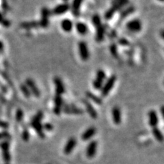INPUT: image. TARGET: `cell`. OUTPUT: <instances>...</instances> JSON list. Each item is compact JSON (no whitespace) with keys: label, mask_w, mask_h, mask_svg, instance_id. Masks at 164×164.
I'll return each mask as SVG.
<instances>
[{"label":"cell","mask_w":164,"mask_h":164,"mask_svg":"<svg viewBox=\"0 0 164 164\" xmlns=\"http://www.w3.org/2000/svg\"><path fill=\"white\" fill-rule=\"evenodd\" d=\"M29 135L28 131L25 130L24 131V133H23V138H24V140L25 141H27L29 140Z\"/></svg>","instance_id":"836d02e7"},{"label":"cell","mask_w":164,"mask_h":164,"mask_svg":"<svg viewBox=\"0 0 164 164\" xmlns=\"http://www.w3.org/2000/svg\"><path fill=\"white\" fill-rule=\"evenodd\" d=\"M118 43L119 45H121L122 46H128L129 45V42L126 40V38H122L118 40Z\"/></svg>","instance_id":"1f68e13d"},{"label":"cell","mask_w":164,"mask_h":164,"mask_svg":"<svg viewBox=\"0 0 164 164\" xmlns=\"http://www.w3.org/2000/svg\"><path fill=\"white\" fill-rule=\"evenodd\" d=\"M112 119L115 124L118 125L122 122V114L121 110L118 107L115 106L112 109Z\"/></svg>","instance_id":"5bb4252c"},{"label":"cell","mask_w":164,"mask_h":164,"mask_svg":"<svg viewBox=\"0 0 164 164\" xmlns=\"http://www.w3.org/2000/svg\"><path fill=\"white\" fill-rule=\"evenodd\" d=\"M117 11L115 10V9L114 8H111L110 9H109L107 12L105 13V18L106 20H110L113 17H114V14L116 13Z\"/></svg>","instance_id":"f1b7e54d"},{"label":"cell","mask_w":164,"mask_h":164,"mask_svg":"<svg viewBox=\"0 0 164 164\" xmlns=\"http://www.w3.org/2000/svg\"><path fill=\"white\" fill-rule=\"evenodd\" d=\"M152 134H153L155 139L158 141L159 142H162L163 141V134L161 132V131L157 127H154L152 128Z\"/></svg>","instance_id":"cb8c5ba5"},{"label":"cell","mask_w":164,"mask_h":164,"mask_svg":"<svg viewBox=\"0 0 164 164\" xmlns=\"http://www.w3.org/2000/svg\"><path fill=\"white\" fill-rule=\"evenodd\" d=\"M149 124L152 128L157 127L159 123V118L157 113L154 110H151L149 113Z\"/></svg>","instance_id":"2e32d148"},{"label":"cell","mask_w":164,"mask_h":164,"mask_svg":"<svg viewBox=\"0 0 164 164\" xmlns=\"http://www.w3.org/2000/svg\"><path fill=\"white\" fill-rule=\"evenodd\" d=\"M51 11L49 10V9L47 7H43L41 10V18H49L50 17Z\"/></svg>","instance_id":"83f0119b"},{"label":"cell","mask_w":164,"mask_h":164,"mask_svg":"<svg viewBox=\"0 0 164 164\" xmlns=\"http://www.w3.org/2000/svg\"><path fill=\"white\" fill-rule=\"evenodd\" d=\"M2 25H3V26L4 27H9L10 25V22L8 20H7V19H4L3 21H2V23L1 24Z\"/></svg>","instance_id":"e575fe53"},{"label":"cell","mask_w":164,"mask_h":164,"mask_svg":"<svg viewBox=\"0 0 164 164\" xmlns=\"http://www.w3.org/2000/svg\"><path fill=\"white\" fill-rule=\"evenodd\" d=\"M43 118V113L42 111H39L37 113L36 115L33 118V119L32 120L31 122V125L33 127L36 133H38V135L40 136L41 138H45V135L44 133L43 125L41 124V120Z\"/></svg>","instance_id":"6da1fadb"},{"label":"cell","mask_w":164,"mask_h":164,"mask_svg":"<svg viewBox=\"0 0 164 164\" xmlns=\"http://www.w3.org/2000/svg\"><path fill=\"white\" fill-rule=\"evenodd\" d=\"M126 27L129 31L136 33V32L141 31L142 28V25L139 19L135 18V19L129 21L126 24Z\"/></svg>","instance_id":"8992f818"},{"label":"cell","mask_w":164,"mask_h":164,"mask_svg":"<svg viewBox=\"0 0 164 164\" xmlns=\"http://www.w3.org/2000/svg\"><path fill=\"white\" fill-rule=\"evenodd\" d=\"M25 85H27V88H28L29 91H30L31 94H33V95L35 96V97H39L40 96V91L39 88L37 86L36 83L34 82L33 79H30V78H28L25 80Z\"/></svg>","instance_id":"52a82bcc"},{"label":"cell","mask_w":164,"mask_h":164,"mask_svg":"<svg viewBox=\"0 0 164 164\" xmlns=\"http://www.w3.org/2000/svg\"><path fill=\"white\" fill-rule=\"evenodd\" d=\"M20 89L21 90L22 93L24 94V95L25 96V97L27 98H29L32 95L30 91H29V90L27 86L25 84H21L20 85Z\"/></svg>","instance_id":"484cf974"},{"label":"cell","mask_w":164,"mask_h":164,"mask_svg":"<svg viewBox=\"0 0 164 164\" xmlns=\"http://www.w3.org/2000/svg\"><path fill=\"white\" fill-rule=\"evenodd\" d=\"M105 27L103 25H101L100 26L96 27V40L97 42H102L105 38Z\"/></svg>","instance_id":"d6986e66"},{"label":"cell","mask_w":164,"mask_h":164,"mask_svg":"<svg viewBox=\"0 0 164 164\" xmlns=\"http://www.w3.org/2000/svg\"><path fill=\"white\" fill-rule=\"evenodd\" d=\"M115 82H116V76L113 75L108 78V79L105 82V84H103L102 88L101 90V96L103 97H105L110 94V92L114 86Z\"/></svg>","instance_id":"7a4b0ae2"},{"label":"cell","mask_w":164,"mask_h":164,"mask_svg":"<svg viewBox=\"0 0 164 164\" xmlns=\"http://www.w3.org/2000/svg\"><path fill=\"white\" fill-rule=\"evenodd\" d=\"M128 2L129 0H113L112 8H114L115 10L118 11L124 6L126 5Z\"/></svg>","instance_id":"7402d4cb"},{"label":"cell","mask_w":164,"mask_h":164,"mask_svg":"<svg viewBox=\"0 0 164 164\" xmlns=\"http://www.w3.org/2000/svg\"><path fill=\"white\" fill-rule=\"evenodd\" d=\"M43 129H45V130H46V131H51L54 129V126H53V124H51V123L47 122V123H45L43 126Z\"/></svg>","instance_id":"4dcf8cb0"},{"label":"cell","mask_w":164,"mask_h":164,"mask_svg":"<svg viewBox=\"0 0 164 164\" xmlns=\"http://www.w3.org/2000/svg\"><path fill=\"white\" fill-rule=\"evenodd\" d=\"M96 133V129L94 126H90L85 130L82 135V140L88 141L93 137Z\"/></svg>","instance_id":"e0dca14e"},{"label":"cell","mask_w":164,"mask_h":164,"mask_svg":"<svg viewBox=\"0 0 164 164\" xmlns=\"http://www.w3.org/2000/svg\"><path fill=\"white\" fill-rule=\"evenodd\" d=\"M4 50V44L1 41H0V53L3 51Z\"/></svg>","instance_id":"d590c367"},{"label":"cell","mask_w":164,"mask_h":164,"mask_svg":"<svg viewBox=\"0 0 164 164\" xmlns=\"http://www.w3.org/2000/svg\"><path fill=\"white\" fill-rule=\"evenodd\" d=\"M75 26L76 30L82 36L86 35L88 32V27L87 25L83 22H77Z\"/></svg>","instance_id":"ac0fdd59"},{"label":"cell","mask_w":164,"mask_h":164,"mask_svg":"<svg viewBox=\"0 0 164 164\" xmlns=\"http://www.w3.org/2000/svg\"><path fill=\"white\" fill-rule=\"evenodd\" d=\"M62 1H63L64 3H67V2H68V0H62Z\"/></svg>","instance_id":"74e56055"},{"label":"cell","mask_w":164,"mask_h":164,"mask_svg":"<svg viewBox=\"0 0 164 164\" xmlns=\"http://www.w3.org/2000/svg\"><path fill=\"white\" fill-rule=\"evenodd\" d=\"M62 29L66 32H70L73 30V23L68 18H64L61 22Z\"/></svg>","instance_id":"ffe728a7"},{"label":"cell","mask_w":164,"mask_h":164,"mask_svg":"<svg viewBox=\"0 0 164 164\" xmlns=\"http://www.w3.org/2000/svg\"><path fill=\"white\" fill-rule=\"evenodd\" d=\"M82 102L84 103V105L85 107V110H86L87 112L88 113L90 116L92 118L96 119V118L98 117V114L97 112H96V111L95 110V109H94L93 105L91 104V103L86 99H82Z\"/></svg>","instance_id":"30bf717a"},{"label":"cell","mask_w":164,"mask_h":164,"mask_svg":"<svg viewBox=\"0 0 164 164\" xmlns=\"http://www.w3.org/2000/svg\"><path fill=\"white\" fill-rule=\"evenodd\" d=\"M110 50L112 56L115 57V58H118V52L117 45L114 43L112 44L110 47Z\"/></svg>","instance_id":"4316f807"},{"label":"cell","mask_w":164,"mask_h":164,"mask_svg":"<svg viewBox=\"0 0 164 164\" xmlns=\"http://www.w3.org/2000/svg\"><path fill=\"white\" fill-rule=\"evenodd\" d=\"M106 79V74L105 71L101 69H99L96 72V79L92 82V85L94 88V89L97 90H101L102 88L104 82Z\"/></svg>","instance_id":"3957f363"},{"label":"cell","mask_w":164,"mask_h":164,"mask_svg":"<svg viewBox=\"0 0 164 164\" xmlns=\"http://www.w3.org/2000/svg\"><path fill=\"white\" fill-rule=\"evenodd\" d=\"M97 149V142L96 140L91 141L86 148V156L88 158H92L95 156Z\"/></svg>","instance_id":"7c38bea8"},{"label":"cell","mask_w":164,"mask_h":164,"mask_svg":"<svg viewBox=\"0 0 164 164\" xmlns=\"http://www.w3.org/2000/svg\"><path fill=\"white\" fill-rule=\"evenodd\" d=\"M158 1H163L164 0H158Z\"/></svg>","instance_id":"f35d334b"},{"label":"cell","mask_w":164,"mask_h":164,"mask_svg":"<svg viewBox=\"0 0 164 164\" xmlns=\"http://www.w3.org/2000/svg\"><path fill=\"white\" fill-rule=\"evenodd\" d=\"M23 118H24V112L21 110L18 109L16 113V119L18 122H21L23 120Z\"/></svg>","instance_id":"f546056e"},{"label":"cell","mask_w":164,"mask_h":164,"mask_svg":"<svg viewBox=\"0 0 164 164\" xmlns=\"http://www.w3.org/2000/svg\"><path fill=\"white\" fill-rule=\"evenodd\" d=\"M92 24L94 25V26L95 27H97L100 26L101 25H102V23H101V18L99 15H94L92 17Z\"/></svg>","instance_id":"d4e9b609"},{"label":"cell","mask_w":164,"mask_h":164,"mask_svg":"<svg viewBox=\"0 0 164 164\" xmlns=\"http://www.w3.org/2000/svg\"><path fill=\"white\" fill-rule=\"evenodd\" d=\"M62 111L67 114H77L81 115L84 114V110L81 108L77 107L74 105H71V104H66L63 105Z\"/></svg>","instance_id":"5b68a950"},{"label":"cell","mask_w":164,"mask_h":164,"mask_svg":"<svg viewBox=\"0 0 164 164\" xmlns=\"http://www.w3.org/2000/svg\"><path fill=\"white\" fill-rule=\"evenodd\" d=\"M54 84L55 86V92L56 94L61 95L65 92V88L63 84V82L61 79V78L58 77H55L54 78Z\"/></svg>","instance_id":"8fae6325"},{"label":"cell","mask_w":164,"mask_h":164,"mask_svg":"<svg viewBox=\"0 0 164 164\" xmlns=\"http://www.w3.org/2000/svg\"><path fill=\"white\" fill-rule=\"evenodd\" d=\"M85 96H86V97L88 98V100L90 99V100L93 101L94 103L97 104V105H102L103 100L101 99V98L99 97L98 96H96V94L92 93L91 92L88 91L85 92Z\"/></svg>","instance_id":"44dd1931"},{"label":"cell","mask_w":164,"mask_h":164,"mask_svg":"<svg viewBox=\"0 0 164 164\" xmlns=\"http://www.w3.org/2000/svg\"><path fill=\"white\" fill-rule=\"evenodd\" d=\"M64 105V101L61 95L55 94L54 97V113L57 115H59L61 114L62 108Z\"/></svg>","instance_id":"ba28073f"},{"label":"cell","mask_w":164,"mask_h":164,"mask_svg":"<svg viewBox=\"0 0 164 164\" xmlns=\"http://www.w3.org/2000/svg\"><path fill=\"white\" fill-rule=\"evenodd\" d=\"M71 6L68 3H63L59 4L55 7L51 11V13L55 15H61L66 13L70 10Z\"/></svg>","instance_id":"9c48e42d"},{"label":"cell","mask_w":164,"mask_h":164,"mask_svg":"<svg viewBox=\"0 0 164 164\" xmlns=\"http://www.w3.org/2000/svg\"><path fill=\"white\" fill-rule=\"evenodd\" d=\"M78 49L81 59L83 61H87L90 57V52L87 43L85 41H80L78 44Z\"/></svg>","instance_id":"277c9868"},{"label":"cell","mask_w":164,"mask_h":164,"mask_svg":"<svg viewBox=\"0 0 164 164\" xmlns=\"http://www.w3.org/2000/svg\"><path fill=\"white\" fill-rule=\"evenodd\" d=\"M20 27L25 29H31L39 27L38 21H30V22H24L20 25Z\"/></svg>","instance_id":"603a6c76"},{"label":"cell","mask_w":164,"mask_h":164,"mask_svg":"<svg viewBox=\"0 0 164 164\" xmlns=\"http://www.w3.org/2000/svg\"><path fill=\"white\" fill-rule=\"evenodd\" d=\"M133 10H134V8H132V7H131V8H129L128 9H126V10H125L124 12L122 13V17H125L126 16H127L128 15H129V14L132 13L133 12Z\"/></svg>","instance_id":"d6a6232c"},{"label":"cell","mask_w":164,"mask_h":164,"mask_svg":"<svg viewBox=\"0 0 164 164\" xmlns=\"http://www.w3.org/2000/svg\"><path fill=\"white\" fill-rule=\"evenodd\" d=\"M77 144V140L75 138H71L66 142L64 148V153L65 154H70L75 149Z\"/></svg>","instance_id":"4fadbf2b"},{"label":"cell","mask_w":164,"mask_h":164,"mask_svg":"<svg viewBox=\"0 0 164 164\" xmlns=\"http://www.w3.org/2000/svg\"><path fill=\"white\" fill-rule=\"evenodd\" d=\"M84 0H73L71 4V11L75 17H78L80 14L81 6Z\"/></svg>","instance_id":"9a60e30c"},{"label":"cell","mask_w":164,"mask_h":164,"mask_svg":"<svg viewBox=\"0 0 164 164\" xmlns=\"http://www.w3.org/2000/svg\"><path fill=\"white\" fill-rule=\"evenodd\" d=\"M4 17H3V15H2V14L1 13V12H0V24H1L2 21H4Z\"/></svg>","instance_id":"8d00e7d4"}]
</instances>
